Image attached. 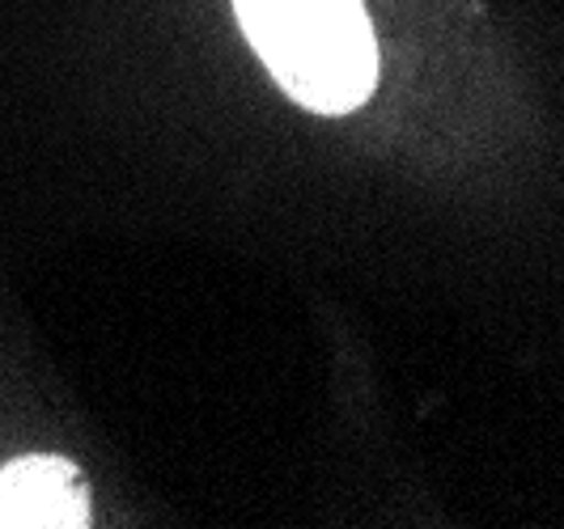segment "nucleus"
I'll list each match as a JSON object with an SVG mask.
<instances>
[{"mask_svg":"<svg viewBox=\"0 0 564 529\" xmlns=\"http://www.w3.org/2000/svg\"><path fill=\"white\" fill-rule=\"evenodd\" d=\"M259 59L302 107L344 114L378 81V43L361 0H234Z\"/></svg>","mask_w":564,"mask_h":529,"instance_id":"f257e3e1","label":"nucleus"},{"mask_svg":"<svg viewBox=\"0 0 564 529\" xmlns=\"http://www.w3.org/2000/svg\"><path fill=\"white\" fill-rule=\"evenodd\" d=\"M89 526V483L64 458H18L0 471V529Z\"/></svg>","mask_w":564,"mask_h":529,"instance_id":"f03ea898","label":"nucleus"}]
</instances>
